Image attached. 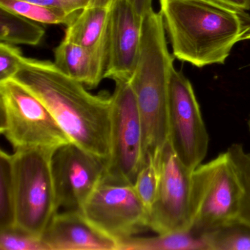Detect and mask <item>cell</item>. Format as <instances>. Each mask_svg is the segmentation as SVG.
Wrapping results in <instances>:
<instances>
[{
    "label": "cell",
    "mask_w": 250,
    "mask_h": 250,
    "mask_svg": "<svg viewBox=\"0 0 250 250\" xmlns=\"http://www.w3.org/2000/svg\"><path fill=\"white\" fill-rule=\"evenodd\" d=\"M13 79L48 108L72 143L109 160L112 144V96L92 94L84 84L49 61L24 57Z\"/></svg>",
    "instance_id": "obj_1"
},
{
    "label": "cell",
    "mask_w": 250,
    "mask_h": 250,
    "mask_svg": "<svg viewBox=\"0 0 250 250\" xmlns=\"http://www.w3.org/2000/svg\"><path fill=\"white\" fill-rule=\"evenodd\" d=\"M174 58L197 68L223 65L250 32V16L216 0H159Z\"/></svg>",
    "instance_id": "obj_2"
},
{
    "label": "cell",
    "mask_w": 250,
    "mask_h": 250,
    "mask_svg": "<svg viewBox=\"0 0 250 250\" xmlns=\"http://www.w3.org/2000/svg\"><path fill=\"white\" fill-rule=\"evenodd\" d=\"M174 68L162 14L152 9L143 20L138 62L130 80L143 125L145 159L160 155L169 140V85Z\"/></svg>",
    "instance_id": "obj_3"
},
{
    "label": "cell",
    "mask_w": 250,
    "mask_h": 250,
    "mask_svg": "<svg viewBox=\"0 0 250 250\" xmlns=\"http://www.w3.org/2000/svg\"><path fill=\"white\" fill-rule=\"evenodd\" d=\"M0 132L14 152L72 143L48 108L14 79L0 82Z\"/></svg>",
    "instance_id": "obj_4"
},
{
    "label": "cell",
    "mask_w": 250,
    "mask_h": 250,
    "mask_svg": "<svg viewBox=\"0 0 250 250\" xmlns=\"http://www.w3.org/2000/svg\"><path fill=\"white\" fill-rule=\"evenodd\" d=\"M242 192L228 152L197 167L191 174V229L203 233L239 224Z\"/></svg>",
    "instance_id": "obj_5"
},
{
    "label": "cell",
    "mask_w": 250,
    "mask_h": 250,
    "mask_svg": "<svg viewBox=\"0 0 250 250\" xmlns=\"http://www.w3.org/2000/svg\"><path fill=\"white\" fill-rule=\"evenodd\" d=\"M54 152L29 149L12 154L17 227L39 236L59 210L51 165Z\"/></svg>",
    "instance_id": "obj_6"
},
{
    "label": "cell",
    "mask_w": 250,
    "mask_h": 250,
    "mask_svg": "<svg viewBox=\"0 0 250 250\" xmlns=\"http://www.w3.org/2000/svg\"><path fill=\"white\" fill-rule=\"evenodd\" d=\"M112 97V144L104 181L133 185L145 162L141 118L130 81H116Z\"/></svg>",
    "instance_id": "obj_7"
},
{
    "label": "cell",
    "mask_w": 250,
    "mask_h": 250,
    "mask_svg": "<svg viewBox=\"0 0 250 250\" xmlns=\"http://www.w3.org/2000/svg\"><path fill=\"white\" fill-rule=\"evenodd\" d=\"M169 142L180 162L191 171L207 154L209 137L189 80L174 68L169 85Z\"/></svg>",
    "instance_id": "obj_8"
},
{
    "label": "cell",
    "mask_w": 250,
    "mask_h": 250,
    "mask_svg": "<svg viewBox=\"0 0 250 250\" xmlns=\"http://www.w3.org/2000/svg\"><path fill=\"white\" fill-rule=\"evenodd\" d=\"M80 210L118 243L150 229L148 212L130 184L103 180Z\"/></svg>",
    "instance_id": "obj_9"
},
{
    "label": "cell",
    "mask_w": 250,
    "mask_h": 250,
    "mask_svg": "<svg viewBox=\"0 0 250 250\" xmlns=\"http://www.w3.org/2000/svg\"><path fill=\"white\" fill-rule=\"evenodd\" d=\"M160 180L150 213V229L157 234L191 230V174L177 157L169 142L161 153Z\"/></svg>",
    "instance_id": "obj_10"
},
{
    "label": "cell",
    "mask_w": 250,
    "mask_h": 250,
    "mask_svg": "<svg viewBox=\"0 0 250 250\" xmlns=\"http://www.w3.org/2000/svg\"><path fill=\"white\" fill-rule=\"evenodd\" d=\"M106 164L74 143L56 149L51 165L58 208L80 210L104 178Z\"/></svg>",
    "instance_id": "obj_11"
},
{
    "label": "cell",
    "mask_w": 250,
    "mask_h": 250,
    "mask_svg": "<svg viewBox=\"0 0 250 250\" xmlns=\"http://www.w3.org/2000/svg\"><path fill=\"white\" fill-rule=\"evenodd\" d=\"M144 18L129 0H114L109 24V57L104 78L130 81L138 62Z\"/></svg>",
    "instance_id": "obj_12"
},
{
    "label": "cell",
    "mask_w": 250,
    "mask_h": 250,
    "mask_svg": "<svg viewBox=\"0 0 250 250\" xmlns=\"http://www.w3.org/2000/svg\"><path fill=\"white\" fill-rule=\"evenodd\" d=\"M50 250H118V242L80 210L57 212L42 235Z\"/></svg>",
    "instance_id": "obj_13"
},
{
    "label": "cell",
    "mask_w": 250,
    "mask_h": 250,
    "mask_svg": "<svg viewBox=\"0 0 250 250\" xmlns=\"http://www.w3.org/2000/svg\"><path fill=\"white\" fill-rule=\"evenodd\" d=\"M108 57L109 36L100 44L92 48L63 39L54 50V63L71 78L89 88H95L104 78Z\"/></svg>",
    "instance_id": "obj_14"
},
{
    "label": "cell",
    "mask_w": 250,
    "mask_h": 250,
    "mask_svg": "<svg viewBox=\"0 0 250 250\" xmlns=\"http://www.w3.org/2000/svg\"><path fill=\"white\" fill-rule=\"evenodd\" d=\"M114 0H96L82 10L67 26L64 39L92 48L106 40Z\"/></svg>",
    "instance_id": "obj_15"
},
{
    "label": "cell",
    "mask_w": 250,
    "mask_h": 250,
    "mask_svg": "<svg viewBox=\"0 0 250 250\" xmlns=\"http://www.w3.org/2000/svg\"><path fill=\"white\" fill-rule=\"evenodd\" d=\"M118 250H209V247L204 234L191 229L131 237L119 241Z\"/></svg>",
    "instance_id": "obj_16"
},
{
    "label": "cell",
    "mask_w": 250,
    "mask_h": 250,
    "mask_svg": "<svg viewBox=\"0 0 250 250\" xmlns=\"http://www.w3.org/2000/svg\"><path fill=\"white\" fill-rule=\"evenodd\" d=\"M45 35L38 22L0 7V42L11 45L37 46Z\"/></svg>",
    "instance_id": "obj_17"
},
{
    "label": "cell",
    "mask_w": 250,
    "mask_h": 250,
    "mask_svg": "<svg viewBox=\"0 0 250 250\" xmlns=\"http://www.w3.org/2000/svg\"><path fill=\"white\" fill-rule=\"evenodd\" d=\"M0 7L41 24L68 26L79 13L45 6L25 0H0Z\"/></svg>",
    "instance_id": "obj_18"
},
{
    "label": "cell",
    "mask_w": 250,
    "mask_h": 250,
    "mask_svg": "<svg viewBox=\"0 0 250 250\" xmlns=\"http://www.w3.org/2000/svg\"><path fill=\"white\" fill-rule=\"evenodd\" d=\"M17 227L12 155L0 152V230Z\"/></svg>",
    "instance_id": "obj_19"
},
{
    "label": "cell",
    "mask_w": 250,
    "mask_h": 250,
    "mask_svg": "<svg viewBox=\"0 0 250 250\" xmlns=\"http://www.w3.org/2000/svg\"><path fill=\"white\" fill-rule=\"evenodd\" d=\"M160 156L161 154L159 156H146L144 164L133 184L137 196L147 209L149 216L159 188Z\"/></svg>",
    "instance_id": "obj_20"
},
{
    "label": "cell",
    "mask_w": 250,
    "mask_h": 250,
    "mask_svg": "<svg viewBox=\"0 0 250 250\" xmlns=\"http://www.w3.org/2000/svg\"><path fill=\"white\" fill-rule=\"evenodd\" d=\"M227 152L233 164L242 187L238 223L250 231V153H247L240 144L232 145Z\"/></svg>",
    "instance_id": "obj_21"
},
{
    "label": "cell",
    "mask_w": 250,
    "mask_h": 250,
    "mask_svg": "<svg viewBox=\"0 0 250 250\" xmlns=\"http://www.w3.org/2000/svg\"><path fill=\"white\" fill-rule=\"evenodd\" d=\"M203 233L209 250H250V231L241 224Z\"/></svg>",
    "instance_id": "obj_22"
},
{
    "label": "cell",
    "mask_w": 250,
    "mask_h": 250,
    "mask_svg": "<svg viewBox=\"0 0 250 250\" xmlns=\"http://www.w3.org/2000/svg\"><path fill=\"white\" fill-rule=\"evenodd\" d=\"M0 249L2 250H50L42 236L15 227L0 230Z\"/></svg>",
    "instance_id": "obj_23"
},
{
    "label": "cell",
    "mask_w": 250,
    "mask_h": 250,
    "mask_svg": "<svg viewBox=\"0 0 250 250\" xmlns=\"http://www.w3.org/2000/svg\"><path fill=\"white\" fill-rule=\"evenodd\" d=\"M24 57L14 45L0 43V82L12 79L16 75Z\"/></svg>",
    "instance_id": "obj_24"
},
{
    "label": "cell",
    "mask_w": 250,
    "mask_h": 250,
    "mask_svg": "<svg viewBox=\"0 0 250 250\" xmlns=\"http://www.w3.org/2000/svg\"><path fill=\"white\" fill-rule=\"evenodd\" d=\"M45 6L59 8L71 13L80 12L96 0H25Z\"/></svg>",
    "instance_id": "obj_25"
},
{
    "label": "cell",
    "mask_w": 250,
    "mask_h": 250,
    "mask_svg": "<svg viewBox=\"0 0 250 250\" xmlns=\"http://www.w3.org/2000/svg\"><path fill=\"white\" fill-rule=\"evenodd\" d=\"M140 17L144 18L153 9V0H129Z\"/></svg>",
    "instance_id": "obj_26"
},
{
    "label": "cell",
    "mask_w": 250,
    "mask_h": 250,
    "mask_svg": "<svg viewBox=\"0 0 250 250\" xmlns=\"http://www.w3.org/2000/svg\"><path fill=\"white\" fill-rule=\"evenodd\" d=\"M225 5L241 11H249L250 9V0H216Z\"/></svg>",
    "instance_id": "obj_27"
},
{
    "label": "cell",
    "mask_w": 250,
    "mask_h": 250,
    "mask_svg": "<svg viewBox=\"0 0 250 250\" xmlns=\"http://www.w3.org/2000/svg\"><path fill=\"white\" fill-rule=\"evenodd\" d=\"M244 40H250V32L245 36L244 38Z\"/></svg>",
    "instance_id": "obj_28"
},
{
    "label": "cell",
    "mask_w": 250,
    "mask_h": 250,
    "mask_svg": "<svg viewBox=\"0 0 250 250\" xmlns=\"http://www.w3.org/2000/svg\"></svg>",
    "instance_id": "obj_29"
}]
</instances>
